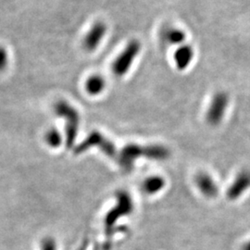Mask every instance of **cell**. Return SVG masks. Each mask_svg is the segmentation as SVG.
Returning <instances> with one entry per match:
<instances>
[{
  "label": "cell",
  "instance_id": "277c9868",
  "mask_svg": "<svg viewBox=\"0 0 250 250\" xmlns=\"http://www.w3.org/2000/svg\"><path fill=\"white\" fill-rule=\"evenodd\" d=\"M92 146L99 147L101 151L105 153L111 159L117 160V158H118L116 148H115L114 145L110 141H108L105 136H103L99 132H93L92 134H90L89 136L83 143L81 144L80 146H78L76 147L75 153L79 154L82 152H84Z\"/></svg>",
  "mask_w": 250,
  "mask_h": 250
},
{
  "label": "cell",
  "instance_id": "ba28073f",
  "mask_svg": "<svg viewBox=\"0 0 250 250\" xmlns=\"http://www.w3.org/2000/svg\"><path fill=\"white\" fill-rule=\"evenodd\" d=\"M250 187V171L245 170L236 177L233 182L232 187L229 188L227 192V196L231 199H235L240 197L242 193H244Z\"/></svg>",
  "mask_w": 250,
  "mask_h": 250
},
{
  "label": "cell",
  "instance_id": "30bf717a",
  "mask_svg": "<svg viewBox=\"0 0 250 250\" xmlns=\"http://www.w3.org/2000/svg\"><path fill=\"white\" fill-rule=\"evenodd\" d=\"M194 58V50L190 45L180 46L174 53V62L179 70L187 69Z\"/></svg>",
  "mask_w": 250,
  "mask_h": 250
},
{
  "label": "cell",
  "instance_id": "4fadbf2b",
  "mask_svg": "<svg viewBox=\"0 0 250 250\" xmlns=\"http://www.w3.org/2000/svg\"><path fill=\"white\" fill-rule=\"evenodd\" d=\"M164 187V180L161 177H151L146 179L144 183V190L147 194H154Z\"/></svg>",
  "mask_w": 250,
  "mask_h": 250
},
{
  "label": "cell",
  "instance_id": "5b68a950",
  "mask_svg": "<svg viewBox=\"0 0 250 250\" xmlns=\"http://www.w3.org/2000/svg\"><path fill=\"white\" fill-rule=\"evenodd\" d=\"M228 106V97L224 93L216 94L210 102L207 113V121L209 125H219L225 113Z\"/></svg>",
  "mask_w": 250,
  "mask_h": 250
},
{
  "label": "cell",
  "instance_id": "7c38bea8",
  "mask_svg": "<svg viewBox=\"0 0 250 250\" xmlns=\"http://www.w3.org/2000/svg\"><path fill=\"white\" fill-rule=\"evenodd\" d=\"M163 38L171 45H179L186 40V34L177 28H169L164 31Z\"/></svg>",
  "mask_w": 250,
  "mask_h": 250
},
{
  "label": "cell",
  "instance_id": "e0dca14e",
  "mask_svg": "<svg viewBox=\"0 0 250 250\" xmlns=\"http://www.w3.org/2000/svg\"><path fill=\"white\" fill-rule=\"evenodd\" d=\"M243 250H250V242L243 248Z\"/></svg>",
  "mask_w": 250,
  "mask_h": 250
},
{
  "label": "cell",
  "instance_id": "5bb4252c",
  "mask_svg": "<svg viewBox=\"0 0 250 250\" xmlns=\"http://www.w3.org/2000/svg\"><path fill=\"white\" fill-rule=\"evenodd\" d=\"M45 142L51 147H58L62 144V135L56 130L51 129L45 134Z\"/></svg>",
  "mask_w": 250,
  "mask_h": 250
},
{
  "label": "cell",
  "instance_id": "6da1fadb",
  "mask_svg": "<svg viewBox=\"0 0 250 250\" xmlns=\"http://www.w3.org/2000/svg\"><path fill=\"white\" fill-rule=\"evenodd\" d=\"M168 149L161 146H141L137 145H128L118 156L117 161L125 170H130L134 161L139 157H146L154 160H164L169 157Z\"/></svg>",
  "mask_w": 250,
  "mask_h": 250
},
{
  "label": "cell",
  "instance_id": "3957f363",
  "mask_svg": "<svg viewBox=\"0 0 250 250\" xmlns=\"http://www.w3.org/2000/svg\"><path fill=\"white\" fill-rule=\"evenodd\" d=\"M141 49V45L138 41L130 42L123 52L117 57L115 62L112 64V71L117 76H123L129 71L135 58Z\"/></svg>",
  "mask_w": 250,
  "mask_h": 250
},
{
  "label": "cell",
  "instance_id": "8992f818",
  "mask_svg": "<svg viewBox=\"0 0 250 250\" xmlns=\"http://www.w3.org/2000/svg\"><path fill=\"white\" fill-rule=\"evenodd\" d=\"M119 201L116 207L110 210L107 215V218L105 220V224H106V231L107 234L110 233V229L112 228L113 224L116 222L117 220L123 216V215L128 214L132 211L133 205H132V201L130 199V197H128L125 193L120 194V196H118Z\"/></svg>",
  "mask_w": 250,
  "mask_h": 250
},
{
  "label": "cell",
  "instance_id": "52a82bcc",
  "mask_svg": "<svg viewBox=\"0 0 250 250\" xmlns=\"http://www.w3.org/2000/svg\"><path fill=\"white\" fill-rule=\"evenodd\" d=\"M106 32L107 26L105 23L101 21L94 23V25L90 28L86 36H84L83 47L90 52L96 50L101 43L103 37L106 35Z\"/></svg>",
  "mask_w": 250,
  "mask_h": 250
},
{
  "label": "cell",
  "instance_id": "8fae6325",
  "mask_svg": "<svg viewBox=\"0 0 250 250\" xmlns=\"http://www.w3.org/2000/svg\"><path fill=\"white\" fill-rule=\"evenodd\" d=\"M106 82L100 75H93L89 77L85 83L86 92L92 96L99 95L104 90Z\"/></svg>",
  "mask_w": 250,
  "mask_h": 250
},
{
  "label": "cell",
  "instance_id": "9a60e30c",
  "mask_svg": "<svg viewBox=\"0 0 250 250\" xmlns=\"http://www.w3.org/2000/svg\"><path fill=\"white\" fill-rule=\"evenodd\" d=\"M8 61H9V57L6 49L0 46V72H3L7 68Z\"/></svg>",
  "mask_w": 250,
  "mask_h": 250
},
{
  "label": "cell",
  "instance_id": "9c48e42d",
  "mask_svg": "<svg viewBox=\"0 0 250 250\" xmlns=\"http://www.w3.org/2000/svg\"><path fill=\"white\" fill-rule=\"evenodd\" d=\"M197 188L203 193V195L207 197H214L218 194V188L215 184L212 178L206 174L200 173L196 178Z\"/></svg>",
  "mask_w": 250,
  "mask_h": 250
},
{
  "label": "cell",
  "instance_id": "2e32d148",
  "mask_svg": "<svg viewBox=\"0 0 250 250\" xmlns=\"http://www.w3.org/2000/svg\"><path fill=\"white\" fill-rule=\"evenodd\" d=\"M41 250H56V243L51 238H45L41 244Z\"/></svg>",
  "mask_w": 250,
  "mask_h": 250
},
{
  "label": "cell",
  "instance_id": "7a4b0ae2",
  "mask_svg": "<svg viewBox=\"0 0 250 250\" xmlns=\"http://www.w3.org/2000/svg\"><path fill=\"white\" fill-rule=\"evenodd\" d=\"M55 111L59 116L66 120V146L72 147L75 141L78 126L79 115L74 107L65 101H60L55 105Z\"/></svg>",
  "mask_w": 250,
  "mask_h": 250
}]
</instances>
